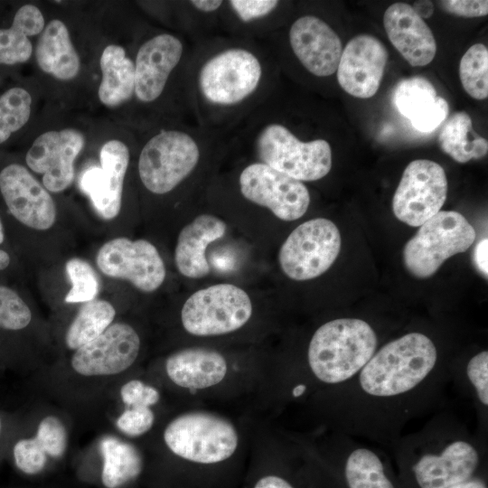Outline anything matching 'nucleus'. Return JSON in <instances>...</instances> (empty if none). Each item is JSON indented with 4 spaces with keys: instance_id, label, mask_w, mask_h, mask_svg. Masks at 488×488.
<instances>
[{
    "instance_id": "1",
    "label": "nucleus",
    "mask_w": 488,
    "mask_h": 488,
    "mask_svg": "<svg viewBox=\"0 0 488 488\" xmlns=\"http://www.w3.org/2000/svg\"><path fill=\"white\" fill-rule=\"evenodd\" d=\"M201 109L209 117H230L258 98L267 80V68L251 47H221L201 62L193 77Z\"/></svg>"
},
{
    "instance_id": "2",
    "label": "nucleus",
    "mask_w": 488,
    "mask_h": 488,
    "mask_svg": "<svg viewBox=\"0 0 488 488\" xmlns=\"http://www.w3.org/2000/svg\"><path fill=\"white\" fill-rule=\"evenodd\" d=\"M377 336L371 326L357 318H340L321 325L314 333L307 359L314 375L328 384L349 380L375 353Z\"/></svg>"
},
{
    "instance_id": "3",
    "label": "nucleus",
    "mask_w": 488,
    "mask_h": 488,
    "mask_svg": "<svg viewBox=\"0 0 488 488\" xmlns=\"http://www.w3.org/2000/svg\"><path fill=\"white\" fill-rule=\"evenodd\" d=\"M436 349L420 333L405 334L384 345L361 369V389L376 397L405 393L418 385L433 370Z\"/></svg>"
},
{
    "instance_id": "4",
    "label": "nucleus",
    "mask_w": 488,
    "mask_h": 488,
    "mask_svg": "<svg viewBox=\"0 0 488 488\" xmlns=\"http://www.w3.org/2000/svg\"><path fill=\"white\" fill-rule=\"evenodd\" d=\"M250 142L259 163L300 182L320 180L331 171L332 149L326 140L302 141L282 123L260 120Z\"/></svg>"
},
{
    "instance_id": "5",
    "label": "nucleus",
    "mask_w": 488,
    "mask_h": 488,
    "mask_svg": "<svg viewBox=\"0 0 488 488\" xmlns=\"http://www.w3.org/2000/svg\"><path fill=\"white\" fill-rule=\"evenodd\" d=\"M201 139L183 129H164L144 145L137 164L138 175L150 192L163 195L174 191L198 166Z\"/></svg>"
},
{
    "instance_id": "6",
    "label": "nucleus",
    "mask_w": 488,
    "mask_h": 488,
    "mask_svg": "<svg viewBox=\"0 0 488 488\" xmlns=\"http://www.w3.org/2000/svg\"><path fill=\"white\" fill-rule=\"evenodd\" d=\"M164 440L175 455L197 464H217L237 450L239 436L228 419L205 411H191L174 418Z\"/></svg>"
},
{
    "instance_id": "7",
    "label": "nucleus",
    "mask_w": 488,
    "mask_h": 488,
    "mask_svg": "<svg viewBox=\"0 0 488 488\" xmlns=\"http://www.w3.org/2000/svg\"><path fill=\"white\" fill-rule=\"evenodd\" d=\"M475 230L464 215L440 211L418 229L404 247L406 268L416 277L434 275L452 256L465 252L475 239Z\"/></svg>"
},
{
    "instance_id": "8",
    "label": "nucleus",
    "mask_w": 488,
    "mask_h": 488,
    "mask_svg": "<svg viewBox=\"0 0 488 488\" xmlns=\"http://www.w3.org/2000/svg\"><path fill=\"white\" fill-rule=\"evenodd\" d=\"M251 299L242 288L223 283L191 295L181 311L184 330L196 336H215L235 332L252 315Z\"/></svg>"
},
{
    "instance_id": "9",
    "label": "nucleus",
    "mask_w": 488,
    "mask_h": 488,
    "mask_svg": "<svg viewBox=\"0 0 488 488\" xmlns=\"http://www.w3.org/2000/svg\"><path fill=\"white\" fill-rule=\"evenodd\" d=\"M341 249V235L330 220L316 218L297 226L282 244L278 261L289 278L305 281L326 272Z\"/></svg>"
},
{
    "instance_id": "10",
    "label": "nucleus",
    "mask_w": 488,
    "mask_h": 488,
    "mask_svg": "<svg viewBox=\"0 0 488 488\" xmlns=\"http://www.w3.org/2000/svg\"><path fill=\"white\" fill-rule=\"evenodd\" d=\"M96 265L105 276L126 280L136 289L151 293L164 283L166 270L154 244L117 237L105 242L96 255Z\"/></svg>"
},
{
    "instance_id": "11",
    "label": "nucleus",
    "mask_w": 488,
    "mask_h": 488,
    "mask_svg": "<svg viewBox=\"0 0 488 488\" xmlns=\"http://www.w3.org/2000/svg\"><path fill=\"white\" fill-rule=\"evenodd\" d=\"M446 173L437 163L418 159L405 168L392 200L400 221L419 227L440 211L447 195Z\"/></svg>"
},
{
    "instance_id": "12",
    "label": "nucleus",
    "mask_w": 488,
    "mask_h": 488,
    "mask_svg": "<svg viewBox=\"0 0 488 488\" xmlns=\"http://www.w3.org/2000/svg\"><path fill=\"white\" fill-rule=\"evenodd\" d=\"M239 185L244 198L282 221L298 220L310 205V193L303 182L259 162L243 168Z\"/></svg>"
},
{
    "instance_id": "13",
    "label": "nucleus",
    "mask_w": 488,
    "mask_h": 488,
    "mask_svg": "<svg viewBox=\"0 0 488 488\" xmlns=\"http://www.w3.org/2000/svg\"><path fill=\"white\" fill-rule=\"evenodd\" d=\"M0 193L10 215L23 226L45 231L55 224L52 195L23 164L14 163L1 170Z\"/></svg>"
},
{
    "instance_id": "14",
    "label": "nucleus",
    "mask_w": 488,
    "mask_h": 488,
    "mask_svg": "<svg viewBox=\"0 0 488 488\" xmlns=\"http://www.w3.org/2000/svg\"><path fill=\"white\" fill-rule=\"evenodd\" d=\"M84 145V136L77 129L47 131L33 141L25 163L32 172L42 175V185L49 192L59 193L71 185L74 162Z\"/></svg>"
},
{
    "instance_id": "15",
    "label": "nucleus",
    "mask_w": 488,
    "mask_h": 488,
    "mask_svg": "<svg viewBox=\"0 0 488 488\" xmlns=\"http://www.w3.org/2000/svg\"><path fill=\"white\" fill-rule=\"evenodd\" d=\"M141 342L128 324H111L99 337L75 351L72 369L84 376L115 375L136 360Z\"/></svg>"
},
{
    "instance_id": "16",
    "label": "nucleus",
    "mask_w": 488,
    "mask_h": 488,
    "mask_svg": "<svg viewBox=\"0 0 488 488\" xmlns=\"http://www.w3.org/2000/svg\"><path fill=\"white\" fill-rule=\"evenodd\" d=\"M129 158V149L125 143L109 140L100 149V165L87 168L80 177L82 191L103 220L111 221L119 214Z\"/></svg>"
},
{
    "instance_id": "17",
    "label": "nucleus",
    "mask_w": 488,
    "mask_h": 488,
    "mask_svg": "<svg viewBox=\"0 0 488 488\" xmlns=\"http://www.w3.org/2000/svg\"><path fill=\"white\" fill-rule=\"evenodd\" d=\"M389 53L383 43L370 34H359L343 50L337 80L348 94L369 99L378 91Z\"/></svg>"
},
{
    "instance_id": "18",
    "label": "nucleus",
    "mask_w": 488,
    "mask_h": 488,
    "mask_svg": "<svg viewBox=\"0 0 488 488\" xmlns=\"http://www.w3.org/2000/svg\"><path fill=\"white\" fill-rule=\"evenodd\" d=\"M184 46L175 35L156 34L139 47L135 60V95L143 103L158 99L181 62Z\"/></svg>"
},
{
    "instance_id": "19",
    "label": "nucleus",
    "mask_w": 488,
    "mask_h": 488,
    "mask_svg": "<svg viewBox=\"0 0 488 488\" xmlns=\"http://www.w3.org/2000/svg\"><path fill=\"white\" fill-rule=\"evenodd\" d=\"M289 43L301 64L313 75L327 77L337 70L343 52L340 37L321 18H297L288 33Z\"/></svg>"
},
{
    "instance_id": "20",
    "label": "nucleus",
    "mask_w": 488,
    "mask_h": 488,
    "mask_svg": "<svg viewBox=\"0 0 488 488\" xmlns=\"http://www.w3.org/2000/svg\"><path fill=\"white\" fill-rule=\"evenodd\" d=\"M383 25L392 45L411 66H426L434 60V34L410 5H389L383 15Z\"/></svg>"
},
{
    "instance_id": "21",
    "label": "nucleus",
    "mask_w": 488,
    "mask_h": 488,
    "mask_svg": "<svg viewBox=\"0 0 488 488\" xmlns=\"http://www.w3.org/2000/svg\"><path fill=\"white\" fill-rule=\"evenodd\" d=\"M392 101L412 127L422 133L436 129L449 111L447 101L437 97L432 83L420 76L399 80L393 89Z\"/></svg>"
},
{
    "instance_id": "22",
    "label": "nucleus",
    "mask_w": 488,
    "mask_h": 488,
    "mask_svg": "<svg viewBox=\"0 0 488 488\" xmlns=\"http://www.w3.org/2000/svg\"><path fill=\"white\" fill-rule=\"evenodd\" d=\"M478 463V453L471 444L455 441L438 455H423L413 471L421 488H448L468 480Z\"/></svg>"
},
{
    "instance_id": "23",
    "label": "nucleus",
    "mask_w": 488,
    "mask_h": 488,
    "mask_svg": "<svg viewBox=\"0 0 488 488\" xmlns=\"http://www.w3.org/2000/svg\"><path fill=\"white\" fill-rule=\"evenodd\" d=\"M226 223L212 214H200L180 231L174 249L179 273L188 278H202L210 272L205 251L209 244L224 236Z\"/></svg>"
},
{
    "instance_id": "24",
    "label": "nucleus",
    "mask_w": 488,
    "mask_h": 488,
    "mask_svg": "<svg viewBox=\"0 0 488 488\" xmlns=\"http://www.w3.org/2000/svg\"><path fill=\"white\" fill-rule=\"evenodd\" d=\"M165 371L177 386L202 389L221 382L228 364L224 356L215 350L190 347L172 353L166 359Z\"/></svg>"
},
{
    "instance_id": "25",
    "label": "nucleus",
    "mask_w": 488,
    "mask_h": 488,
    "mask_svg": "<svg viewBox=\"0 0 488 488\" xmlns=\"http://www.w3.org/2000/svg\"><path fill=\"white\" fill-rule=\"evenodd\" d=\"M40 69L61 80L74 79L80 69V61L65 23L51 20L41 33L35 50Z\"/></svg>"
},
{
    "instance_id": "26",
    "label": "nucleus",
    "mask_w": 488,
    "mask_h": 488,
    "mask_svg": "<svg viewBox=\"0 0 488 488\" xmlns=\"http://www.w3.org/2000/svg\"><path fill=\"white\" fill-rule=\"evenodd\" d=\"M102 80L98 89L100 102L109 108L129 100L135 93V63L125 49L108 45L99 61Z\"/></svg>"
},
{
    "instance_id": "27",
    "label": "nucleus",
    "mask_w": 488,
    "mask_h": 488,
    "mask_svg": "<svg viewBox=\"0 0 488 488\" xmlns=\"http://www.w3.org/2000/svg\"><path fill=\"white\" fill-rule=\"evenodd\" d=\"M45 27L41 10L27 4L15 13L8 29H0V64L13 65L27 61L33 53L29 37L39 34Z\"/></svg>"
},
{
    "instance_id": "28",
    "label": "nucleus",
    "mask_w": 488,
    "mask_h": 488,
    "mask_svg": "<svg viewBox=\"0 0 488 488\" xmlns=\"http://www.w3.org/2000/svg\"><path fill=\"white\" fill-rule=\"evenodd\" d=\"M103 459L100 480L105 488H122L143 471V458L137 448L116 436H107L99 443Z\"/></svg>"
},
{
    "instance_id": "29",
    "label": "nucleus",
    "mask_w": 488,
    "mask_h": 488,
    "mask_svg": "<svg viewBox=\"0 0 488 488\" xmlns=\"http://www.w3.org/2000/svg\"><path fill=\"white\" fill-rule=\"evenodd\" d=\"M441 150L455 161L464 164L487 155L488 142L473 129L472 119L465 111L454 113L438 136Z\"/></svg>"
},
{
    "instance_id": "30",
    "label": "nucleus",
    "mask_w": 488,
    "mask_h": 488,
    "mask_svg": "<svg viewBox=\"0 0 488 488\" xmlns=\"http://www.w3.org/2000/svg\"><path fill=\"white\" fill-rule=\"evenodd\" d=\"M116 310L104 299L84 303L70 324L65 343L69 349L78 350L99 337L113 322Z\"/></svg>"
},
{
    "instance_id": "31",
    "label": "nucleus",
    "mask_w": 488,
    "mask_h": 488,
    "mask_svg": "<svg viewBox=\"0 0 488 488\" xmlns=\"http://www.w3.org/2000/svg\"><path fill=\"white\" fill-rule=\"evenodd\" d=\"M345 477L349 488H394L379 456L367 448L351 453L345 464Z\"/></svg>"
},
{
    "instance_id": "32",
    "label": "nucleus",
    "mask_w": 488,
    "mask_h": 488,
    "mask_svg": "<svg viewBox=\"0 0 488 488\" xmlns=\"http://www.w3.org/2000/svg\"><path fill=\"white\" fill-rule=\"evenodd\" d=\"M459 76L466 93L475 99L488 97V49L483 43L472 45L463 55Z\"/></svg>"
},
{
    "instance_id": "33",
    "label": "nucleus",
    "mask_w": 488,
    "mask_h": 488,
    "mask_svg": "<svg viewBox=\"0 0 488 488\" xmlns=\"http://www.w3.org/2000/svg\"><path fill=\"white\" fill-rule=\"evenodd\" d=\"M31 109L32 97L23 88L9 89L0 96V144L27 123Z\"/></svg>"
},
{
    "instance_id": "34",
    "label": "nucleus",
    "mask_w": 488,
    "mask_h": 488,
    "mask_svg": "<svg viewBox=\"0 0 488 488\" xmlns=\"http://www.w3.org/2000/svg\"><path fill=\"white\" fill-rule=\"evenodd\" d=\"M65 270L71 284L64 297L65 303L84 304L96 299L99 291V281L89 263L80 258H72L66 262Z\"/></svg>"
},
{
    "instance_id": "35",
    "label": "nucleus",
    "mask_w": 488,
    "mask_h": 488,
    "mask_svg": "<svg viewBox=\"0 0 488 488\" xmlns=\"http://www.w3.org/2000/svg\"><path fill=\"white\" fill-rule=\"evenodd\" d=\"M32 311L17 291L0 284V329L19 331L32 321Z\"/></svg>"
},
{
    "instance_id": "36",
    "label": "nucleus",
    "mask_w": 488,
    "mask_h": 488,
    "mask_svg": "<svg viewBox=\"0 0 488 488\" xmlns=\"http://www.w3.org/2000/svg\"><path fill=\"white\" fill-rule=\"evenodd\" d=\"M13 455L16 467L28 475L42 473L47 465L48 455L35 437L19 440L14 446Z\"/></svg>"
},
{
    "instance_id": "37",
    "label": "nucleus",
    "mask_w": 488,
    "mask_h": 488,
    "mask_svg": "<svg viewBox=\"0 0 488 488\" xmlns=\"http://www.w3.org/2000/svg\"><path fill=\"white\" fill-rule=\"evenodd\" d=\"M34 437L42 445L47 455L52 458L61 457L67 448V431L57 417L44 418L40 422Z\"/></svg>"
},
{
    "instance_id": "38",
    "label": "nucleus",
    "mask_w": 488,
    "mask_h": 488,
    "mask_svg": "<svg viewBox=\"0 0 488 488\" xmlns=\"http://www.w3.org/2000/svg\"><path fill=\"white\" fill-rule=\"evenodd\" d=\"M155 414L149 407L127 408L117 419V427L125 435L138 436L153 427Z\"/></svg>"
},
{
    "instance_id": "39",
    "label": "nucleus",
    "mask_w": 488,
    "mask_h": 488,
    "mask_svg": "<svg viewBox=\"0 0 488 488\" xmlns=\"http://www.w3.org/2000/svg\"><path fill=\"white\" fill-rule=\"evenodd\" d=\"M237 17L245 23L267 17L279 5L277 0H230L228 2Z\"/></svg>"
},
{
    "instance_id": "40",
    "label": "nucleus",
    "mask_w": 488,
    "mask_h": 488,
    "mask_svg": "<svg viewBox=\"0 0 488 488\" xmlns=\"http://www.w3.org/2000/svg\"><path fill=\"white\" fill-rule=\"evenodd\" d=\"M122 401L127 408L135 406L151 407L160 399L158 390L138 380L125 383L120 389Z\"/></svg>"
},
{
    "instance_id": "41",
    "label": "nucleus",
    "mask_w": 488,
    "mask_h": 488,
    "mask_svg": "<svg viewBox=\"0 0 488 488\" xmlns=\"http://www.w3.org/2000/svg\"><path fill=\"white\" fill-rule=\"evenodd\" d=\"M467 377L474 385L480 401L488 405V352H481L474 355L466 368Z\"/></svg>"
},
{
    "instance_id": "42",
    "label": "nucleus",
    "mask_w": 488,
    "mask_h": 488,
    "mask_svg": "<svg viewBox=\"0 0 488 488\" xmlns=\"http://www.w3.org/2000/svg\"><path fill=\"white\" fill-rule=\"evenodd\" d=\"M439 5L447 13L464 17H479L488 14L486 0H446L439 1Z\"/></svg>"
},
{
    "instance_id": "43",
    "label": "nucleus",
    "mask_w": 488,
    "mask_h": 488,
    "mask_svg": "<svg viewBox=\"0 0 488 488\" xmlns=\"http://www.w3.org/2000/svg\"><path fill=\"white\" fill-rule=\"evenodd\" d=\"M488 240L487 238L481 239L475 246L474 251V260L476 268L487 277V249Z\"/></svg>"
},
{
    "instance_id": "44",
    "label": "nucleus",
    "mask_w": 488,
    "mask_h": 488,
    "mask_svg": "<svg viewBox=\"0 0 488 488\" xmlns=\"http://www.w3.org/2000/svg\"><path fill=\"white\" fill-rule=\"evenodd\" d=\"M254 488H293V486L279 476L267 475L260 478Z\"/></svg>"
},
{
    "instance_id": "45",
    "label": "nucleus",
    "mask_w": 488,
    "mask_h": 488,
    "mask_svg": "<svg viewBox=\"0 0 488 488\" xmlns=\"http://www.w3.org/2000/svg\"><path fill=\"white\" fill-rule=\"evenodd\" d=\"M191 5L198 11L202 13H215L223 5L221 0H193Z\"/></svg>"
},
{
    "instance_id": "46",
    "label": "nucleus",
    "mask_w": 488,
    "mask_h": 488,
    "mask_svg": "<svg viewBox=\"0 0 488 488\" xmlns=\"http://www.w3.org/2000/svg\"><path fill=\"white\" fill-rule=\"evenodd\" d=\"M412 8L423 19L432 15L434 8L430 1H417Z\"/></svg>"
},
{
    "instance_id": "47",
    "label": "nucleus",
    "mask_w": 488,
    "mask_h": 488,
    "mask_svg": "<svg viewBox=\"0 0 488 488\" xmlns=\"http://www.w3.org/2000/svg\"><path fill=\"white\" fill-rule=\"evenodd\" d=\"M448 488H487L485 483L479 479L466 480L465 482L454 484Z\"/></svg>"
},
{
    "instance_id": "48",
    "label": "nucleus",
    "mask_w": 488,
    "mask_h": 488,
    "mask_svg": "<svg viewBox=\"0 0 488 488\" xmlns=\"http://www.w3.org/2000/svg\"><path fill=\"white\" fill-rule=\"evenodd\" d=\"M11 263L10 254L5 249L0 248V271L5 270Z\"/></svg>"
},
{
    "instance_id": "49",
    "label": "nucleus",
    "mask_w": 488,
    "mask_h": 488,
    "mask_svg": "<svg viewBox=\"0 0 488 488\" xmlns=\"http://www.w3.org/2000/svg\"><path fill=\"white\" fill-rule=\"evenodd\" d=\"M306 387L305 385H298L294 388L293 389V396L294 397H299L305 391Z\"/></svg>"
},
{
    "instance_id": "50",
    "label": "nucleus",
    "mask_w": 488,
    "mask_h": 488,
    "mask_svg": "<svg viewBox=\"0 0 488 488\" xmlns=\"http://www.w3.org/2000/svg\"><path fill=\"white\" fill-rule=\"evenodd\" d=\"M5 228L3 225V221L0 219V246L5 242Z\"/></svg>"
},
{
    "instance_id": "51",
    "label": "nucleus",
    "mask_w": 488,
    "mask_h": 488,
    "mask_svg": "<svg viewBox=\"0 0 488 488\" xmlns=\"http://www.w3.org/2000/svg\"><path fill=\"white\" fill-rule=\"evenodd\" d=\"M1 427H2V423H1V418H0V431H1Z\"/></svg>"
}]
</instances>
